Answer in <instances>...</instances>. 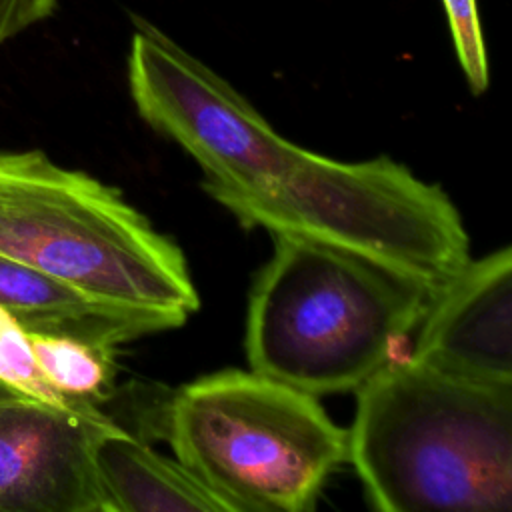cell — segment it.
I'll list each match as a JSON object with an SVG mask.
<instances>
[{"mask_svg":"<svg viewBox=\"0 0 512 512\" xmlns=\"http://www.w3.org/2000/svg\"><path fill=\"white\" fill-rule=\"evenodd\" d=\"M128 88L138 116L202 170L244 228L328 242L438 294L468 262L450 196L390 158L334 160L284 138L222 76L134 16Z\"/></svg>","mask_w":512,"mask_h":512,"instance_id":"cell-1","label":"cell"},{"mask_svg":"<svg viewBox=\"0 0 512 512\" xmlns=\"http://www.w3.org/2000/svg\"><path fill=\"white\" fill-rule=\"evenodd\" d=\"M350 464L382 512H512V386L408 356L356 390Z\"/></svg>","mask_w":512,"mask_h":512,"instance_id":"cell-2","label":"cell"},{"mask_svg":"<svg viewBox=\"0 0 512 512\" xmlns=\"http://www.w3.org/2000/svg\"><path fill=\"white\" fill-rule=\"evenodd\" d=\"M434 296L352 250L278 234L250 290L246 360L316 398L356 392L416 334Z\"/></svg>","mask_w":512,"mask_h":512,"instance_id":"cell-3","label":"cell"},{"mask_svg":"<svg viewBox=\"0 0 512 512\" xmlns=\"http://www.w3.org/2000/svg\"><path fill=\"white\" fill-rule=\"evenodd\" d=\"M0 254L180 326L200 306L172 238L120 190L40 150H0Z\"/></svg>","mask_w":512,"mask_h":512,"instance_id":"cell-4","label":"cell"},{"mask_svg":"<svg viewBox=\"0 0 512 512\" xmlns=\"http://www.w3.org/2000/svg\"><path fill=\"white\" fill-rule=\"evenodd\" d=\"M164 440L226 512H306L350 464V432L316 396L254 370L172 390Z\"/></svg>","mask_w":512,"mask_h":512,"instance_id":"cell-5","label":"cell"},{"mask_svg":"<svg viewBox=\"0 0 512 512\" xmlns=\"http://www.w3.org/2000/svg\"><path fill=\"white\" fill-rule=\"evenodd\" d=\"M118 432L98 404L62 408L0 382V512H110L96 448Z\"/></svg>","mask_w":512,"mask_h":512,"instance_id":"cell-6","label":"cell"},{"mask_svg":"<svg viewBox=\"0 0 512 512\" xmlns=\"http://www.w3.org/2000/svg\"><path fill=\"white\" fill-rule=\"evenodd\" d=\"M412 356L512 386V244L472 260L434 296Z\"/></svg>","mask_w":512,"mask_h":512,"instance_id":"cell-7","label":"cell"},{"mask_svg":"<svg viewBox=\"0 0 512 512\" xmlns=\"http://www.w3.org/2000/svg\"><path fill=\"white\" fill-rule=\"evenodd\" d=\"M0 306L28 334L74 338L110 352L178 328L170 316L94 298L72 284L0 254Z\"/></svg>","mask_w":512,"mask_h":512,"instance_id":"cell-8","label":"cell"},{"mask_svg":"<svg viewBox=\"0 0 512 512\" xmlns=\"http://www.w3.org/2000/svg\"><path fill=\"white\" fill-rule=\"evenodd\" d=\"M96 466L110 512H226L188 468L156 452L144 436H104Z\"/></svg>","mask_w":512,"mask_h":512,"instance_id":"cell-9","label":"cell"},{"mask_svg":"<svg viewBox=\"0 0 512 512\" xmlns=\"http://www.w3.org/2000/svg\"><path fill=\"white\" fill-rule=\"evenodd\" d=\"M28 340L40 370L62 396L98 406L110 400L114 394L116 352L48 334H28Z\"/></svg>","mask_w":512,"mask_h":512,"instance_id":"cell-10","label":"cell"},{"mask_svg":"<svg viewBox=\"0 0 512 512\" xmlns=\"http://www.w3.org/2000/svg\"><path fill=\"white\" fill-rule=\"evenodd\" d=\"M0 382L30 394L38 400L50 402L62 408H76L94 402L70 400L62 396L40 370L28 334L22 326L0 306Z\"/></svg>","mask_w":512,"mask_h":512,"instance_id":"cell-11","label":"cell"},{"mask_svg":"<svg viewBox=\"0 0 512 512\" xmlns=\"http://www.w3.org/2000/svg\"><path fill=\"white\" fill-rule=\"evenodd\" d=\"M454 50L472 92L480 94L490 84L488 54L478 18L476 0H442Z\"/></svg>","mask_w":512,"mask_h":512,"instance_id":"cell-12","label":"cell"},{"mask_svg":"<svg viewBox=\"0 0 512 512\" xmlns=\"http://www.w3.org/2000/svg\"><path fill=\"white\" fill-rule=\"evenodd\" d=\"M58 0H0V46L50 18Z\"/></svg>","mask_w":512,"mask_h":512,"instance_id":"cell-13","label":"cell"}]
</instances>
